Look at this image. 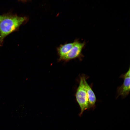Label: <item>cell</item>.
Returning a JSON list of instances; mask_svg holds the SVG:
<instances>
[{
  "instance_id": "obj_1",
  "label": "cell",
  "mask_w": 130,
  "mask_h": 130,
  "mask_svg": "<svg viewBox=\"0 0 130 130\" xmlns=\"http://www.w3.org/2000/svg\"><path fill=\"white\" fill-rule=\"evenodd\" d=\"M26 20L24 17L7 15L0 22V45L6 36L18 29Z\"/></svg>"
},
{
  "instance_id": "obj_2",
  "label": "cell",
  "mask_w": 130,
  "mask_h": 130,
  "mask_svg": "<svg viewBox=\"0 0 130 130\" xmlns=\"http://www.w3.org/2000/svg\"><path fill=\"white\" fill-rule=\"evenodd\" d=\"M84 76L80 78L79 84L75 94L77 102L81 109L79 116H81L83 112L89 108V103L84 83Z\"/></svg>"
},
{
  "instance_id": "obj_3",
  "label": "cell",
  "mask_w": 130,
  "mask_h": 130,
  "mask_svg": "<svg viewBox=\"0 0 130 130\" xmlns=\"http://www.w3.org/2000/svg\"><path fill=\"white\" fill-rule=\"evenodd\" d=\"M74 41V44L70 52L59 60L68 61L76 58L80 56L86 43L85 41L83 42H80L77 39Z\"/></svg>"
},
{
  "instance_id": "obj_4",
  "label": "cell",
  "mask_w": 130,
  "mask_h": 130,
  "mask_svg": "<svg viewBox=\"0 0 130 130\" xmlns=\"http://www.w3.org/2000/svg\"><path fill=\"white\" fill-rule=\"evenodd\" d=\"M130 68L127 72L121 76L124 79V82L122 85L118 87L117 92L119 96L124 97L128 95L130 91Z\"/></svg>"
},
{
  "instance_id": "obj_5",
  "label": "cell",
  "mask_w": 130,
  "mask_h": 130,
  "mask_svg": "<svg viewBox=\"0 0 130 130\" xmlns=\"http://www.w3.org/2000/svg\"><path fill=\"white\" fill-rule=\"evenodd\" d=\"M84 80L89 101V108H93L95 106L96 101V96L91 87L86 81L85 77Z\"/></svg>"
},
{
  "instance_id": "obj_6",
  "label": "cell",
  "mask_w": 130,
  "mask_h": 130,
  "mask_svg": "<svg viewBox=\"0 0 130 130\" xmlns=\"http://www.w3.org/2000/svg\"><path fill=\"white\" fill-rule=\"evenodd\" d=\"M75 43L72 42L67 43L60 45L57 48L58 54L59 57V60L66 55L70 51Z\"/></svg>"
},
{
  "instance_id": "obj_7",
  "label": "cell",
  "mask_w": 130,
  "mask_h": 130,
  "mask_svg": "<svg viewBox=\"0 0 130 130\" xmlns=\"http://www.w3.org/2000/svg\"><path fill=\"white\" fill-rule=\"evenodd\" d=\"M6 16L7 15H0V22L5 18L6 17Z\"/></svg>"
}]
</instances>
